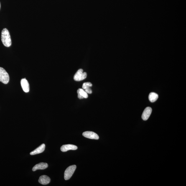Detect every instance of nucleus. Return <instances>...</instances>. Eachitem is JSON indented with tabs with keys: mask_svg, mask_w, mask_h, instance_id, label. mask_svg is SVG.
<instances>
[{
	"mask_svg": "<svg viewBox=\"0 0 186 186\" xmlns=\"http://www.w3.org/2000/svg\"><path fill=\"white\" fill-rule=\"evenodd\" d=\"M1 39L5 46L9 47L11 44V40L9 31L6 28L3 29L1 32Z\"/></svg>",
	"mask_w": 186,
	"mask_h": 186,
	"instance_id": "obj_1",
	"label": "nucleus"
},
{
	"mask_svg": "<svg viewBox=\"0 0 186 186\" xmlns=\"http://www.w3.org/2000/svg\"><path fill=\"white\" fill-rule=\"evenodd\" d=\"M9 77L6 71L2 67H0V81L6 84L9 83Z\"/></svg>",
	"mask_w": 186,
	"mask_h": 186,
	"instance_id": "obj_2",
	"label": "nucleus"
},
{
	"mask_svg": "<svg viewBox=\"0 0 186 186\" xmlns=\"http://www.w3.org/2000/svg\"><path fill=\"white\" fill-rule=\"evenodd\" d=\"M76 169V165H72L66 169L64 173V179L66 180H69L71 177Z\"/></svg>",
	"mask_w": 186,
	"mask_h": 186,
	"instance_id": "obj_3",
	"label": "nucleus"
},
{
	"mask_svg": "<svg viewBox=\"0 0 186 186\" xmlns=\"http://www.w3.org/2000/svg\"><path fill=\"white\" fill-rule=\"evenodd\" d=\"M87 77L86 72H83V70L81 69H79L75 74L73 78L75 81H79L85 79L87 78Z\"/></svg>",
	"mask_w": 186,
	"mask_h": 186,
	"instance_id": "obj_4",
	"label": "nucleus"
},
{
	"mask_svg": "<svg viewBox=\"0 0 186 186\" xmlns=\"http://www.w3.org/2000/svg\"><path fill=\"white\" fill-rule=\"evenodd\" d=\"M83 136L84 137L89 139L98 140L99 136L96 133L92 131H86L83 133Z\"/></svg>",
	"mask_w": 186,
	"mask_h": 186,
	"instance_id": "obj_5",
	"label": "nucleus"
},
{
	"mask_svg": "<svg viewBox=\"0 0 186 186\" xmlns=\"http://www.w3.org/2000/svg\"><path fill=\"white\" fill-rule=\"evenodd\" d=\"M152 112V108L150 107H146L143 112L142 116V119L144 121L147 120L150 116Z\"/></svg>",
	"mask_w": 186,
	"mask_h": 186,
	"instance_id": "obj_6",
	"label": "nucleus"
},
{
	"mask_svg": "<svg viewBox=\"0 0 186 186\" xmlns=\"http://www.w3.org/2000/svg\"><path fill=\"white\" fill-rule=\"evenodd\" d=\"M78 149L77 146L72 144H66L62 146L61 147V150L62 152H65L70 150H76Z\"/></svg>",
	"mask_w": 186,
	"mask_h": 186,
	"instance_id": "obj_7",
	"label": "nucleus"
},
{
	"mask_svg": "<svg viewBox=\"0 0 186 186\" xmlns=\"http://www.w3.org/2000/svg\"><path fill=\"white\" fill-rule=\"evenodd\" d=\"M21 87L23 91L26 93L29 91V85L28 82L26 79H23L21 81Z\"/></svg>",
	"mask_w": 186,
	"mask_h": 186,
	"instance_id": "obj_8",
	"label": "nucleus"
},
{
	"mask_svg": "<svg viewBox=\"0 0 186 186\" xmlns=\"http://www.w3.org/2000/svg\"><path fill=\"white\" fill-rule=\"evenodd\" d=\"M38 181L39 183L43 185H47L50 182V179L48 176L45 175H42L39 177Z\"/></svg>",
	"mask_w": 186,
	"mask_h": 186,
	"instance_id": "obj_9",
	"label": "nucleus"
},
{
	"mask_svg": "<svg viewBox=\"0 0 186 186\" xmlns=\"http://www.w3.org/2000/svg\"><path fill=\"white\" fill-rule=\"evenodd\" d=\"M48 167V164L47 163H40L36 164L33 167L32 170L33 171H35L38 169H44L47 168Z\"/></svg>",
	"mask_w": 186,
	"mask_h": 186,
	"instance_id": "obj_10",
	"label": "nucleus"
},
{
	"mask_svg": "<svg viewBox=\"0 0 186 186\" xmlns=\"http://www.w3.org/2000/svg\"><path fill=\"white\" fill-rule=\"evenodd\" d=\"M45 148V145L44 144H43L39 147L37 148V149L34 150L33 151H32V152L30 153L31 155H34L37 154H40L44 152Z\"/></svg>",
	"mask_w": 186,
	"mask_h": 186,
	"instance_id": "obj_11",
	"label": "nucleus"
},
{
	"mask_svg": "<svg viewBox=\"0 0 186 186\" xmlns=\"http://www.w3.org/2000/svg\"><path fill=\"white\" fill-rule=\"evenodd\" d=\"M77 92L78 94V98L79 99H83V98H88V94L83 89H79L77 90Z\"/></svg>",
	"mask_w": 186,
	"mask_h": 186,
	"instance_id": "obj_12",
	"label": "nucleus"
},
{
	"mask_svg": "<svg viewBox=\"0 0 186 186\" xmlns=\"http://www.w3.org/2000/svg\"><path fill=\"white\" fill-rule=\"evenodd\" d=\"M92 85H93L90 82H87V83H83V88L85 89V92H86L87 93L91 94L92 93V91L90 87H92Z\"/></svg>",
	"mask_w": 186,
	"mask_h": 186,
	"instance_id": "obj_13",
	"label": "nucleus"
},
{
	"mask_svg": "<svg viewBox=\"0 0 186 186\" xmlns=\"http://www.w3.org/2000/svg\"><path fill=\"white\" fill-rule=\"evenodd\" d=\"M158 98V95L156 93H151L149 95V100L152 103H154L157 101Z\"/></svg>",
	"mask_w": 186,
	"mask_h": 186,
	"instance_id": "obj_14",
	"label": "nucleus"
},
{
	"mask_svg": "<svg viewBox=\"0 0 186 186\" xmlns=\"http://www.w3.org/2000/svg\"><path fill=\"white\" fill-rule=\"evenodd\" d=\"M0 7H1V4H0Z\"/></svg>",
	"mask_w": 186,
	"mask_h": 186,
	"instance_id": "obj_15",
	"label": "nucleus"
}]
</instances>
